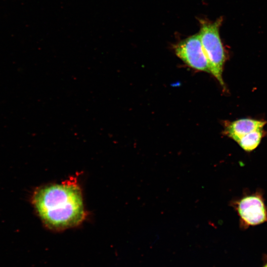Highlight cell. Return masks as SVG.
<instances>
[{
	"instance_id": "obj_1",
	"label": "cell",
	"mask_w": 267,
	"mask_h": 267,
	"mask_svg": "<svg viewBox=\"0 0 267 267\" xmlns=\"http://www.w3.org/2000/svg\"><path fill=\"white\" fill-rule=\"evenodd\" d=\"M34 204L46 225L53 230L77 225L85 217L81 190L73 182L39 189L34 195Z\"/></svg>"
},
{
	"instance_id": "obj_2",
	"label": "cell",
	"mask_w": 267,
	"mask_h": 267,
	"mask_svg": "<svg viewBox=\"0 0 267 267\" xmlns=\"http://www.w3.org/2000/svg\"><path fill=\"white\" fill-rule=\"evenodd\" d=\"M222 22L221 18L213 22L201 21L199 34L209 63L210 73L224 89L222 72L226 56L220 36Z\"/></svg>"
},
{
	"instance_id": "obj_3",
	"label": "cell",
	"mask_w": 267,
	"mask_h": 267,
	"mask_svg": "<svg viewBox=\"0 0 267 267\" xmlns=\"http://www.w3.org/2000/svg\"><path fill=\"white\" fill-rule=\"evenodd\" d=\"M234 206L241 225L245 227L267 222V210L262 195L255 193L236 201Z\"/></svg>"
},
{
	"instance_id": "obj_4",
	"label": "cell",
	"mask_w": 267,
	"mask_h": 267,
	"mask_svg": "<svg viewBox=\"0 0 267 267\" xmlns=\"http://www.w3.org/2000/svg\"><path fill=\"white\" fill-rule=\"evenodd\" d=\"M174 49L177 56L190 68L210 73L209 63L199 33L180 41L175 46Z\"/></svg>"
},
{
	"instance_id": "obj_5",
	"label": "cell",
	"mask_w": 267,
	"mask_h": 267,
	"mask_svg": "<svg viewBox=\"0 0 267 267\" xmlns=\"http://www.w3.org/2000/svg\"><path fill=\"white\" fill-rule=\"evenodd\" d=\"M267 123V121L249 118L228 121L224 124L223 133L225 135L237 142L244 136L264 128Z\"/></svg>"
},
{
	"instance_id": "obj_6",
	"label": "cell",
	"mask_w": 267,
	"mask_h": 267,
	"mask_svg": "<svg viewBox=\"0 0 267 267\" xmlns=\"http://www.w3.org/2000/svg\"><path fill=\"white\" fill-rule=\"evenodd\" d=\"M265 134L263 128L260 129L244 136L237 143L244 150L252 151L258 146Z\"/></svg>"
},
{
	"instance_id": "obj_7",
	"label": "cell",
	"mask_w": 267,
	"mask_h": 267,
	"mask_svg": "<svg viewBox=\"0 0 267 267\" xmlns=\"http://www.w3.org/2000/svg\"><path fill=\"white\" fill-rule=\"evenodd\" d=\"M264 267H267V264H266V265Z\"/></svg>"
}]
</instances>
